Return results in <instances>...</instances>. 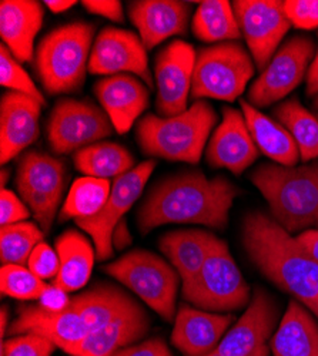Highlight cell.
I'll return each instance as SVG.
<instances>
[{
    "mask_svg": "<svg viewBox=\"0 0 318 356\" xmlns=\"http://www.w3.org/2000/svg\"><path fill=\"white\" fill-rule=\"evenodd\" d=\"M240 190L225 177L207 178L201 171H186L156 184L140 205L143 234L167 224H198L224 229Z\"/></svg>",
    "mask_w": 318,
    "mask_h": 356,
    "instance_id": "cell-1",
    "label": "cell"
},
{
    "mask_svg": "<svg viewBox=\"0 0 318 356\" xmlns=\"http://www.w3.org/2000/svg\"><path fill=\"white\" fill-rule=\"evenodd\" d=\"M243 247L250 261L278 289L310 308L318 301V264L296 236L266 213H248L243 221Z\"/></svg>",
    "mask_w": 318,
    "mask_h": 356,
    "instance_id": "cell-2",
    "label": "cell"
},
{
    "mask_svg": "<svg viewBox=\"0 0 318 356\" xmlns=\"http://www.w3.org/2000/svg\"><path fill=\"white\" fill-rule=\"evenodd\" d=\"M248 177L273 218L288 232L318 225V161L296 167L263 163Z\"/></svg>",
    "mask_w": 318,
    "mask_h": 356,
    "instance_id": "cell-3",
    "label": "cell"
},
{
    "mask_svg": "<svg viewBox=\"0 0 318 356\" xmlns=\"http://www.w3.org/2000/svg\"><path fill=\"white\" fill-rule=\"evenodd\" d=\"M217 120L213 106L206 100H197L175 117L144 115L137 124L136 136L141 152L149 157L198 164Z\"/></svg>",
    "mask_w": 318,
    "mask_h": 356,
    "instance_id": "cell-4",
    "label": "cell"
},
{
    "mask_svg": "<svg viewBox=\"0 0 318 356\" xmlns=\"http://www.w3.org/2000/svg\"><path fill=\"white\" fill-rule=\"evenodd\" d=\"M95 26L74 22L47 33L36 49V73L45 90L54 95L80 92L89 72Z\"/></svg>",
    "mask_w": 318,
    "mask_h": 356,
    "instance_id": "cell-5",
    "label": "cell"
},
{
    "mask_svg": "<svg viewBox=\"0 0 318 356\" xmlns=\"http://www.w3.org/2000/svg\"><path fill=\"white\" fill-rule=\"evenodd\" d=\"M253 57L240 42H224L197 51L190 96L193 100L236 102L254 76Z\"/></svg>",
    "mask_w": 318,
    "mask_h": 356,
    "instance_id": "cell-6",
    "label": "cell"
},
{
    "mask_svg": "<svg viewBox=\"0 0 318 356\" xmlns=\"http://www.w3.org/2000/svg\"><path fill=\"white\" fill-rule=\"evenodd\" d=\"M183 298L209 312L239 311L250 304V286L225 241L217 238L197 277L182 286Z\"/></svg>",
    "mask_w": 318,
    "mask_h": 356,
    "instance_id": "cell-7",
    "label": "cell"
},
{
    "mask_svg": "<svg viewBox=\"0 0 318 356\" xmlns=\"http://www.w3.org/2000/svg\"><path fill=\"white\" fill-rule=\"evenodd\" d=\"M103 270L132 289L164 321L176 319L179 274L161 257L146 250H134Z\"/></svg>",
    "mask_w": 318,
    "mask_h": 356,
    "instance_id": "cell-8",
    "label": "cell"
},
{
    "mask_svg": "<svg viewBox=\"0 0 318 356\" xmlns=\"http://www.w3.org/2000/svg\"><path fill=\"white\" fill-rule=\"evenodd\" d=\"M66 181V163L47 153L29 152L17 163L16 188L45 234L59 210Z\"/></svg>",
    "mask_w": 318,
    "mask_h": 356,
    "instance_id": "cell-9",
    "label": "cell"
},
{
    "mask_svg": "<svg viewBox=\"0 0 318 356\" xmlns=\"http://www.w3.org/2000/svg\"><path fill=\"white\" fill-rule=\"evenodd\" d=\"M114 127L106 111L92 100L62 99L51 110L47 138L56 154L76 153L110 137Z\"/></svg>",
    "mask_w": 318,
    "mask_h": 356,
    "instance_id": "cell-10",
    "label": "cell"
},
{
    "mask_svg": "<svg viewBox=\"0 0 318 356\" xmlns=\"http://www.w3.org/2000/svg\"><path fill=\"white\" fill-rule=\"evenodd\" d=\"M315 56V43L308 36L288 39L260 73L248 90V103L269 107L294 92L303 83Z\"/></svg>",
    "mask_w": 318,
    "mask_h": 356,
    "instance_id": "cell-11",
    "label": "cell"
},
{
    "mask_svg": "<svg viewBox=\"0 0 318 356\" xmlns=\"http://www.w3.org/2000/svg\"><path fill=\"white\" fill-rule=\"evenodd\" d=\"M154 168L156 161L148 160L140 163L129 172L118 177L111 184L110 197L103 210L95 217L76 220V225L92 236L97 259L106 261L113 255L114 248L111 236L114 228L123 221L125 214L141 195Z\"/></svg>",
    "mask_w": 318,
    "mask_h": 356,
    "instance_id": "cell-12",
    "label": "cell"
},
{
    "mask_svg": "<svg viewBox=\"0 0 318 356\" xmlns=\"http://www.w3.org/2000/svg\"><path fill=\"white\" fill-rule=\"evenodd\" d=\"M233 9L254 65L260 72H263L292 27L290 20L284 13L283 2L237 0L233 3Z\"/></svg>",
    "mask_w": 318,
    "mask_h": 356,
    "instance_id": "cell-13",
    "label": "cell"
},
{
    "mask_svg": "<svg viewBox=\"0 0 318 356\" xmlns=\"http://www.w3.org/2000/svg\"><path fill=\"white\" fill-rule=\"evenodd\" d=\"M89 72L100 76L133 74L153 87L148 49L140 36L118 27H104L97 35L89 58Z\"/></svg>",
    "mask_w": 318,
    "mask_h": 356,
    "instance_id": "cell-14",
    "label": "cell"
},
{
    "mask_svg": "<svg viewBox=\"0 0 318 356\" xmlns=\"http://www.w3.org/2000/svg\"><path fill=\"white\" fill-rule=\"evenodd\" d=\"M196 56L194 47L183 40L171 42L157 54L154 62L156 108L160 115L175 117L189 108Z\"/></svg>",
    "mask_w": 318,
    "mask_h": 356,
    "instance_id": "cell-15",
    "label": "cell"
},
{
    "mask_svg": "<svg viewBox=\"0 0 318 356\" xmlns=\"http://www.w3.org/2000/svg\"><path fill=\"white\" fill-rule=\"evenodd\" d=\"M277 321L278 308L273 296L266 289L257 288L246 312L209 356H251L269 345Z\"/></svg>",
    "mask_w": 318,
    "mask_h": 356,
    "instance_id": "cell-16",
    "label": "cell"
},
{
    "mask_svg": "<svg viewBox=\"0 0 318 356\" xmlns=\"http://www.w3.org/2000/svg\"><path fill=\"white\" fill-rule=\"evenodd\" d=\"M223 120L212 134L206 159L213 168H227L241 175L258 159V148L248 131L243 111L221 108Z\"/></svg>",
    "mask_w": 318,
    "mask_h": 356,
    "instance_id": "cell-17",
    "label": "cell"
},
{
    "mask_svg": "<svg viewBox=\"0 0 318 356\" xmlns=\"http://www.w3.org/2000/svg\"><path fill=\"white\" fill-rule=\"evenodd\" d=\"M35 334L50 341L66 353L90 334L81 316L69 307L66 311L53 312L38 305H24L19 309L9 335Z\"/></svg>",
    "mask_w": 318,
    "mask_h": 356,
    "instance_id": "cell-18",
    "label": "cell"
},
{
    "mask_svg": "<svg viewBox=\"0 0 318 356\" xmlns=\"http://www.w3.org/2000/svg\"><path fill=\"white\" fill-rule=\"evenodd\" d=\"M191 3L177 0H136L129 3V16L148 50L171 36H184Z\"/></svg>",
    "mask_w": 318,
    "mask_h": 356,
    "instance_id": "cell-19",
    "label": "cell"
},
{
    "mask_svg": "<svg viewBox=\"0 0 318 356\" xmlns=\"http://www.w3.org/2000/svg\"><path fill=\"white\" fill-rule=\"evenodd\" d=\"M42 104L29 96L8 92L0 100V160L8 164L39 137Z\"/></svg>",
    "mask_w": 318,
    "mask_h": 356,
    "instance_id": "cell-20",
    "label": "cell"
},
{
    "mask_svg": "<svg viewBox=\"0 0 318 356\" xmlns=\"http://www.w3.org/2000/svg\"><path fill=\"white\" fill-rule=\"evenodd\" d=\"M234 316L183 305L176 314L171 343L184 356H209L221 342Z\"/></svg>",
    "mask_w": 318,
    "mask_h": 356,
    "instance_id": "cell-21",
    "label": "cell"
},
{
    "mask_svg": "<svg viewBox=\"0 0 318 356\" xmlns=\"http://www.w3.org/2000/svg\"><path fill=\"white\" fill-rule=\"evenodd\" d=\"M95 95L119 134H126L133 127L150 102L149 88L133 74L99 80L95 84Z\"/></svg>",
    "mask_w": 318,
    "mask_h": 356,
    "instance_id": "cell-22",
    "label": "cell"
},
{
    "mask_svg": "<svg viewBox=\"0 0 318 356\" xmlns=\"http://www.w3.org/2000/svg\"><path fill=\"white\" fill-rule=\"evenodd\" d=\"M43 19V6L36 0H3L0 3V36L17 62H32Z\"/></svg>",
    "mask_w": 318,
    "mask_h": 356,
    "instance_id": "cell-23",
    "label": "cell"
},
{
    "mask_svg": "<svg viewBox=\"0 0 318 356\" xmlns=\"http://www.w3.org/2000/svg\"><path fill=\"white\" fill-rule=\"evenodd\" d=\"M150 330L149 315L138 305L120 318L90 332L67 353L72 356H113L130 345H134Z\"/></svg>",
    "mask_w": 318,
    "mask_h": 356,
    "instance_id": "cell-24",
    "label": "cell"
},
{
    "mask_svg": "<svg viewBox=\"0 0 318 356\" xmlns=\"http://www.w3.org/2000/svg\"><path fill=\"white\" fill-rule=\"evenodd\" d=\"M273 356H318V322L297 300L290 301L270 339Z\"/></svg>",
    "mask_w": 318,
    "mask_h": 356,
    "instance_id": "cell-25",
    "label": "cell"
},
{
    "mask_svg": "<svg viewBox=\"0 0 318 356\" xmlns=\"http://www.w3.org/2000/svg\"><path fill=\"white\" fill-rule=\"evenodd\" d=\"M240 107L258 152L280 165L296 167L301 160L300 150L288 130L247 100H240Z\"/></svg>",
    "mask_w": 318,
    "mask_h": 356,
    "instance_id": "cell-26",
    "label": "cell"
},
{
    "mask_svg": "<svg viewBox=\"0 0 318 356\" xmlns=\"http://www.w3.org/2000/svg\"><path fill=\"white\" fill-rule=\"evenodd\" d=\"M214 240V234L203 229H177L161 236L159 247L182 278V286L197 277Z\"/></svg>",
    "mask_w": 318,
    "mask_h": 356,
    "instance_id": "cell-27",
    "label": "cell"
},
{
    "mask_svg": "<svg viewBox=\"0 0 318 356\" xmlns=\"http://www.w3.org/2000/svg\"><path fill=\"white\" fill-rule=\"evenodd\" d=\"M54 247L59 255L61 270L53 284L67 293L81 289L93 271L96 250L92 243L81 232L67 229L56 240Z\"/></svg>",
    "mask_w": 318,
    "mask_h": 356,
    "instance_id": "cell-28",
    "label": "cell"
},
{
    "mask_svg": "<svg viewBox=\"0 0 318 356\" xmlns=\"http://www.w3.org/2000/svg\"><path fill=\"white\" fill-rule=\"evenodd\" d=\"M70 307L77 311L90 332L137 308L138 304L120 288L99 284L72 298Z\"/></svg>",
    "mask_w": 318,
    "mask_h": 356,
    "instance_id": "cell-29",
    "label": "cell"
},
{
    "mask_svg": "<svg viewBox=\"0 0 318 356\" xmlns=\"http://www.w3.org/2000/svg\"><path fill=\"white\" fill-rule=\"evenodd\" d=\"M74 167L86 177H95L109 180L118 178L134 168V159L126 147L100 141L84 147L73 156Z\"/></svg>",
    "mask_w": 318,
    "mask_h": 356,
    "instance_id": "cell-30",
    "label": "cell"
},
{
    "mask_svg": "<svg viewBox=\"0 0 318 356\" xmlns=\"http://www.w3.org/2000/svg\"><path fill=\"white\" fill-rule=\"evenodd\" d=\"M194 36L205 43L236 42L241 38L233 3L227 0L200 2L191 20Z\"/></svg>",
    "mask_w": 318,
    "mask_h": 356,
    "instance_id": "cell-31",
    "label": "cell"
},
{
    "mask_svg": "<svg viewBox=\"0 0 318 356\" xmlns=\"http://www.w3.org/2000/svg\"><path fill=\"white\" fill-rule=\"evenodd\" d=\"M274 115L296 140L303 163L318 159V115L310 113L297 97L280 103Z\"/></svg>",
    "mask_w": 318,
    "mask_h": 356,
    "instance_id": "cell-32",
    "label": "cell"
},
{
    "mask_svg": "<svg viewBox=\"0 0 318 356\" xmlns=\"http://www.w3.org/2000/svg\"><path fill=\"white\" fill-rule=\"evenodd\" d=\"M111 191L109 180L95 177H81L73 183L63 202L59 220H81L99 214L106 205Z\"/></svg>",
    "mask_w": 318,
    "mask_h": 356,
    "instance_id": "cell-33",
    "label": "cell"
},
{
    "mask_svg": "<svg viewBox=\"0 0 318 356\" xmlns=\"http://www.w3.org/2000/svg\"><path fill=\"white\" fill-rule=\"evenodd\" d=\"M43 229L31 221H23L0 229V259L2 265L26 266L33 250L43 243Z\"/></svg>",
    "mask_w": 318,
    "mask_h": 356,
    "instance_id": "cell-34",
    "label": "cell"
},
{
    "mask_svg": "<svg viewBox=\"0 0 318 356\" xmlns=\"http://www.w3.org/2000/svg\"><path fill=\"white\" fill-rule=\"evenodd\" d=\"M0 278L2 293L19 301H39L47 286L43 280L22 265H2Z\"/></svg>",
    "mask_w": 318,
    "mask_h": 356,
    "instance_id": "cell-35",
    "label": "cell"
},
{
    "mask_svg": "<svg viewBox=\"0 0 318 356\" xmlns=\"http://www.w3.org/2000/svg\"><path fill=\"white\" fill-rule=\"evenodd\" d=\"M0 83L8 87L10 92L22 93L24 96L38 100L42 106L46 104L45 96L40 93L33 80L20 66L10 50L2 43L0 46Z\"/></svg>",
    "mask_w": 318,
    "mask_h": 356,
    "instance_id": "cell-36",
    "label": "cell"
},
{
    "mask_svg": "<svg viewBox=\"0 0 318 356\" xmlns=\"http://www.w3.org/2000/svg\"><path fill=\"white\" fill-rule=\"evenodd\" d=\"M56 346L35 334H23L2 342L0 356H51Z\"/></svg>",
    "mask_w": 318,
    "mask_h": 356,
    "instance_id": "cell-37",
    "label": "cell"
},
{
    "mask_svg": "<svg viewBox=\"0 0 318 356\" xmlns=\"http://www.w3.org/2000/svg\"><path fill=\"white\" fill-rule=\"evenodd\" d=\"M283 9L292 26L303 31L318 27V0H285Z\"/></svg>",
    "mask_w": 318,
    "mask_h": 356,
    "instance_id": "cell-38",
    "label": "cell"
},
{
    "mask_svg": "<svg viewBox=\"0 0 318 356\" xmlns=\"http://www.w3.org/2000/svg\"><path fill=\"white\" fill-rule=\"evenodd\" d=\"M27 268L43 281L54 280L61 270L59 255L49 244L40 243L29 258Z\"/></svg>",
    "mask_w": 318,
    "mask_h": 356,
    "instance_id": "cell-39",
    "label": "cell"
},
{
    "mask_svg": "<svg viewBox=\"0 0 318 356\" xmlns=\"http://www.w3.org/2000/svg\"><path fill=\"white\" fill-rule=\"evenodd\" d=\"M31 217V210L13 191L5 188L0 194V224L2 227L26 221Z\"/></svg>",
    "mask_w": 318,
    "mask_h": 356,
    "instance_id": "cell-40",
    "label": "cell"
},
{
    "mask_svg": "<svg viewBox=\"0 0 318 356\" xmlns=\"http://www.w3.org/2000/svg\"><path fill=\"white\" fill-rule=\"evenodd\" d=\"M113 356H173L170 348L161 338H150L140 343L130 345Z\"/></svg>",
    "mask_w": 318,
    "mask_h": 356,
    "instance_id": "cell-41",
    "label": "cell"
},
{
    "mask_svg": "<svg viewBox=\"0 0 318 356\" xmlns=\"http://www.w3.org/2000/svg\"><path fill=\"white\" fill-rule=\"evenodd\" d=\"M81 5L89 13L106 17L116 23L125 22L123 6L119 0H84Z\"/></svg>",
    "mask_w": 318,
    "mask_h": 356,
    "instance_id": "cell-42",
    "label": "cell"
},
{
    "mask_svg": "<svg viewBox=\"0 0 318 356\" xmlns=\"http://www.w3.org/2000/svg\"><path fill=\"white\" fill-rule=\"evenodd\" d=\"M70 302H72V298H69L67 292L54 284H50L46 286L45 292L42 293L39 300L40 307L53 312L66 311L70 307Z\"/></svg>",
    "mask_w": 318,
    "mask_h": 356,
    "instance_id": "cell-43",
    "label": "cell"
},
{
    "mask_svg": "<svg viewBox=\"0 0 318 356\" xmlns=\"http://www.w3.org/2000/svg\"><path fill=\"white\" fill-rule=\"evenodd\" d=\"M296 238L310 258L318 264V229H305L300 232Z\"/></svg>",
    "mask_w": 318,
    "mask_h": 356,
    "instance_id": "cell-44",
    "label": "cell"
},
{
    "mask_svg": "<svg viewBox=\"0 0 318 356\" xmlns=\"http://www.w3.org/2000/svg\"><path fill=\"white\" fill-rule=\"evenodd\" d=\"M111 243H113V248L119 250V251H122L123 248H126L127 245L132 244V235L129 232V228H127V224L125 220L120 221L118 224V227L114 228Z\"/></svg>",
    "mask_w": 318,
    "mask_h": 356,
    "instance_id": "cell-45",
    "label": "cell"
},
{
    "mask_svg": "<svg viewBox=\"0 0 318 356\" xmlns=\"http://www.w3.org/2000/svg\"><path fill=\"white\" fill-rule=\"evenodd\" d=\"M305 93L310 97H314L318 95V49L315 51L314 56V60L308 69L307 73V88H305Z\"/></svg>",
    "mask_w": 318,
    "mask_h": 356,
    "instance_id": "cell-46",
    "label": "cell"
},
{
    "mask_svg": "<svg viewBox=\"0 0 318 356\" xmlns=\"http://www.w3.org/2000/svg\"><path fill=\"white\" fill-rule=\"evenodd\" d=\"M43 5L49 8L53 13H62L73 8L76 2L74 0H46V2H43Z\"/></svg>",
    "mask_w": 318,
    "mask_h": 356,
    "instance_id": "cell-47",
    "label": "cell"
},
{
    "mask_svg": "<svg viewBox=\"0 0 318 356\" xmlns=\"http://www.w3.org/2000/svg\"><path fill=\"white\" fill-rule=\"evenodd\" d=\"M0 326H2V331H0V337H2V339L5 338V335H6V328H8V325H9V308L6 307V305H3L2 307V312H0Z\"/></svg>",
    "mask_w": 318,
    "mask_h": 356,
    "instance_id": "cell-48",
    "label": "cell"
},
{
    "mask_svg": "<svg viewBox=\"0 0 318 356\" xmlns=\"http://www.w3.org/2000/svg\"><path fill=\"white\" fill-rule=\"evenodd\" d=\"M251 356H270V345L263 346L262 349H258L255 353H253Z\"/></svg>",
    "mask_w": 318,
    "mask_h": 356,
    "instance_id": "cell-49",
    "label": "cell"
},
{
    "mask_svg": "<svg viewBox=\"0 0 318 356\" xmlns=\"http://www.w3.org/2000/svg\"><path fill=\"white\" fill-rule=\"evenodd\" d=\"M9 175H10V171L8 168H3L2 170V190L6 188V180L9 178Z\"/></svg>",
    "mask_w": 318,
    "mask_h": 356,
    "instance_id": "cell-50",
    "label": "cell"
},
{
    "mask_svg": "<svg viewBox=\"0 0 318 356\" xmlns=\"http://www.w3.org/2000/svg\"><path fill=\"white\" fill-rule=\"evenodd\" d=\"M308 309H310V311L314 314V316L318 319V301H315Z\"/></svg>",
    "mask_w": 318,
    "mask_h": 356,
    "instance_id": "cell-51",
    "label": "cell"
},
{
    "mask_svg": "<svg viewBox=\"0 0 318 356\" xmlns=\"http://www.w3.org/2000/svg\"><path fill=\"white\" fill-rule=\"evenodd\" d=\"M314 107L318 110V95L315 96V100H314Z\"/></svg>",
    "mask_w": 318,
    "mask_h": 356,
    "instance_id": "cell-52",
    "label": "cell"
}]
</instances>
